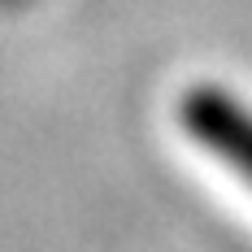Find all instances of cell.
<instances>
[{
	"mask_svg": "<svg viewBox=\"0 0 252 252\" xmlns=\"http://www.w3.org/2000/svg\"><path fill=\"white\" fill-rule=\"evenodd\" d=\"M178 126L183 135L222 161L235 178L252 187V109L235 92L218 83H196L178 96Z\"/></svg>",
	"mask_w": 252,
	"mask_h": 252,
	"instance_id": "6da1fadb",
	"label": "cell"
}]
</instances>
